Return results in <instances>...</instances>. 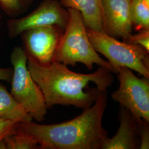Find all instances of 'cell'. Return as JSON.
I'll return each mask as SVG.
<instances>
[{
    "instance_id": "3",
    "label": "cell",
    "mask_w": 149,
    "mask_h": 149,
    "mask_svg": "<svg viewBox=\"0 0 149 149\" xmlns=\"http://www.w3.org/2000/svg\"><path fill=\"white\" fill-rule=\"evenodd\" d=\"M67 9L69 19L60 39L54 61L72 66L80 63L88 70L92 69L93 65L96 64L113 73L109 62L102 59L92 45L81 13L73 8Z\"/></svg>"
},
{
    "instance_id": "10",
    "label": "cell",
    "mask_w": 149,
    "mask_h": 149,
    "mask_svg": "<svg viewBox=\"0 0 149 149\" xmlns=\"http://www.w3.org/2000/svg\"><path fill=\"white\" fill-rule=\"evenodd\" d=\"M141 119L135 117L125 107L120 106L118 114L120 124L117 132L112 138L107 139L102 149H139Z\"/></svg>"
},
{
    "instance_id": "20",
    "label": "cell",
    "mask_w": 149,
    "mask_h": 149,
    "mask_svg": "<svg viewBox=\"0 0 149 149\" xmlns=\"http://www.w3.org/2000/svg\"><path fill=\"white\" fill-rule=\"evenodd\" d=\"M143 1H144L145 2H146L147 4L149 5V0H143Z\"/></svg>"
},
{
    "instance_id": "7",
    "label": "cell",
    "mask_w": 149,
    "mask_h": 149,
    "mask_svg": "<svg viewBox=\"0 0 149 149\" xmlns=\"http://www.w3.org/2000/svg\"><path fill=\"white\" fill-rule=\"evenodd\" d=\"M70 14L58 0H44L34 10L21 18H11L7 23L8 37L14 39L22 33L38 27L56 25L64 30Z\"/></svg>"
},
{
    "instance_id": "19",
    "label": "cell",
    "mask_w": 149,
    "mask_h": 149,
    "mask_svg": "<svg viewBox=\"0 0 149 149\" xmlns=\"http://www.w3.org/2000/svg\"><path fill=\"white\" fill-rule=\"evenodd\" d=\"M13 76L12 68H0V81L11 83Z\"/></svg>"
},
{
    "instance_id": "12",
    "label": "cell",
    "mask_w": 149,
    "mask_h": 149,
    "mask_svg": "<svg viewBox=\"0 0 149 149\" xmlns=\"http://www.w3.org/2000/svg\"><path fill=\"white\" fill-rule=\"evenodd\" d=\"M0 119L16 123L28 122L33 120L24 108L1 83H0Z\"/></svg>"
},
{
    "instance_id": "14",
    "label": "cell",
    "mask_w": 149,
    "mask_h": 149,
    "mask_svg": "<svg viewBox=\"0 0 149 149\" xmlns=\"http://www.w3.org/2000/svg\"><path fill=\"white\" fill-rule=\"evenodd\" d=\"M6 149H39L36 141L31 136L15 132L3 139Z\"/></svg>"
},
{
    "instance_id": "2",
    "label": "cell",
    "mask_w": 149,
    "mask_h": 149,
    "mask_svg": "<svg viewBox=\"0 0 149 149\" xmlns=\"http://www.w3.org/2000/svg\"><path fill=\"white\" fill-rule=\"evenodd\" d=\"M107 106V90L101 91L92 106L65 122L39 124L18 123L15 131L31 136L40 149H102L108 134L102 120Z\"/></svg>"
},
{
    "instance_id": "11",
    "label": "cell",
    "mask_w": 149,
    "mask_h": 149,
    "mask_svg": "<svg viewBox=\"0 0 149 149\" xmlns=\"http://www.w3.org/2000/svg\"><path fill=\"white\" fill-rule=\"evenodd\" d=\"M66 8H73L81 13L87 29L103 32L102 24V0H60Z\"/></svg>"
},
{
    "instance_id": "5",
    "label": "cell",
    "mask_w": 149,
    "mask_h": 149,
    "mask_svg": "<svg viewBox=\"0 0 149 149\" xmlns=\"http://www.w3.org/2000/svg\"><path fill=\"white\" fill-rule=\"evenodd\" d=\"M10 59L13 68L11 95L33 119L41 122L45 119L48 108L42 91L28 69V58L23 49L15 47Z\"/></svg>"
},
{
    "instance_id": "9",
    "label": "cell",
    "mask_w": 149,
    "mask_h": 149,
    "mask_svg": "<svg viewBox=\"0 0 149 149\" xmlns=\"http://www.w3.org/2000/svg\"><path fill=\"white\" fill-rule=\"evenodd\" d=\"M103 31L116 39L125 40L132 34L131 0H102Z\"/></svg>"
},
{
    "instance_id": "17",
    "label": "cell",
    "mask_w": 149,
    "mask_h": 149,
    "mask_svg": "<svg viewBox=\"0 0 149 149\" xmlns=\"http://www.w3.org/2000/svg\"><path fill=\"white\" fill-rule=\"evenodd\" d=\"M140 149H149V122L141 119L140 122Z\"/></svg>"
},
{
    "instance_id": "15",
    "label": "cell",
    "mask_w": 149,
    "mask_h": 149,
    "mask_svg": "<svg viewBox=\"0 0 149 149\" xmlns=\"http://www.w3.org/2000/svg\"><path fill=\"white\" fill-rule=\"evenodd\" d=\"M34 0H0L1 10L11 18H17L26 12Z\"/></svg>"
},
{
    "instance_id": "21",
    "label": "cell",
    "mask_w": 149,
    "mask_h": 149,
    "mask_svg": "<svg viewBox=\"0 0 149 149\" xmlns=\"http://www.w3.org/2000/svg\"><path fill=\"white\" fill-rule=\"evenodd\" d=\"M1 16L0 15V29H1Z\"/></svg>"
},
{
    "instance_id": "16",
    "label": "cell",
    "mask_w": 149,
    "mask_h": 149,
    "mask_svg": "<svg viewBox=\"0 0 149 149\" xmlns=\"http://www.w3.org/2000/svg\"><path fill=\"white\" fill-rule=\"evenodd\" d=\"M123 41L128 44L140 45L149 52V29L139 31L135 34H132Z\"/></svg>"
},
{
    "instance_id": "6",
    "label": "cell",
    "mask_w": 149,
    "mask_h": 149,
    "mask_svg": "<svg viewBox=\"0 0 149 149\" xmlns=\"http://www.w3.org/2000/svg\"><path fill=\"white\" fill-rule=\"evenodd\" d=\"M117 74L119 86L111 94L112 99L135 117L149 122V78H139L126 67L119 68Z\"/></svg>"
},
{
    "instance_id": "8",
    "label": "cell",
    "mask_w": 149,
    "mask_h": 149,
    "mask_svg": "<svg viewBox=\"0 0 149 149\" xmlns=\"http://www.w3.org/2000/svg\"><path fill=\"white\" fill-rule=\"evenodd\" d=\"M64 29L59 26L38 27L22 33L19 36L27 58L39 64L48 65L54 61Z\"/></svg>"
},
{
    "instance_id": "1",
    "label": "cell",
    "mask_w": 149,
    "mask_h": 149,
    "mask_svg": "<svg viewBox=\"0 0 149 149\" xmlns=\"http://www.w3.org/2000/svg\"><path fill=\"white\" fill-rule=\"evenodd\" d=\"M67 66L55 61L42 65L28 58V69L42 91L48 109L63 105L86 109L93 104L100 92L113 82L112 72L105 68L99 66L95 72L85 74L71 71Z\"/></svg>"
},
{
    "instance_id": "13",
    "label": "cell",
    "mask_w": 149,
    "mask_h": 149,
    "mask_svg": "<svg viewBox=\"0 0 149 149\" xmlns=\"http://www.w3.org/2000/svg\"><path fill=\"white\" fill-rule=\"evenodd\" d=\"M133 28L136 31L149 29V5L143 0H131Z\"/></svg>"
},
{
    "instance_id": "18",
    "label": "cell",
    "mask_w": 149,
    "mask_h": 149,
    "mask_svg": "<svg viewBox=\"0 0 149 149\" xmlns=\"http://www.w3.org/2000/svg\"><path fill=\"white\" fill-rule=\"evenodd\" d=\"M18 123L13 121L0 119V140L3 139L6 136L14 133Z\"/></svg>"
},
{
    "instance_id": "4",
    "label": "cell",
    "mask_w": 149,
    "mask_h": 149,
    "mask_svg": "<svg viewBox=\"0 0 149 149\" xmlns=\"http://www.w3.org/2000/svg\"><path fill=\"white\" fill-rule=\"evenodd\" d=\"M94 49L108 60L113 73L120 67H126L149 79V52L143 47L119 41L104 32L87 29Z\"/></svg>"
}]
</instances>
